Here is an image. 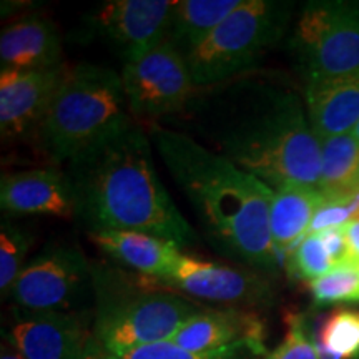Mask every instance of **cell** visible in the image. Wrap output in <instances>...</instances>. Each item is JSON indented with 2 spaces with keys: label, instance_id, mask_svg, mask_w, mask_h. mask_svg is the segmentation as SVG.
<instances>
[{
  "label": "cell",
  "instance_id": "4dcf8cb0",
  "mask_svg": "<svg viewBox=\"0 0 359 359\" xmlns=\"http://www.w3.org/2000/svg\"><path fill=\"white\" fill-rule=\"evenodd\" d=\"M0 359H25V358L22 356V354L17 351L11 343H8V341L4 339L2 349H0Z\"/></svg>",
  "mask_w": 359,
  "mask_h": 359
},
{
  "label": "cell",
  "instance_id": "5bb4252c",
  "mask_svg": "<svg viewBox=\"0 0 359 359\" xmlns=\"http://www.w3.org/2000/svg\"><path fill=\"white\" fill-rule=\"evenodd\" d=\"M0 208L7 215L75 218V196L65 170L47 167L4 175Z\"/></svg>",
  "mask_w": 359,
  "mask_h": 359
},
{
  "label": "cell",
  "instance_id": "7c38bea8",
  "mask_svg": "<svg viewBox=\"0 0 359 359\" xmlns=\"http://www.w3.org/2000/svg\"><path fill=\"white\" fill-rule=\"evenodd\" d=\"M4 339L25 359H92V323L75 311L17 308Z\"/></svg>",
  "mask_w": 359,
  "mask_h": 359
},
{
  "label": "cell",
  "instance_id": "484cf974",
  "mask_svg": "<svg viewBox=\"0 0 359 359\" xmlns=\"http://www.w3.org/2000/svg\"><path fill=\"white\" fill-rule=\"evenodd\" d=\"M288 264L291 273L308 281L318 280L334 269V263L331 262L320 235L304 236L302 243L290 255Z\"/></svg>",
  "mask_w": 359,
  "mask_h": 359
},
{
  "label": "cell",
  "instance_id": "f1b7e54d",
  "mask_svg": "<svg viewBox=\"0 0 359 359\" xmlns=\"http://www.w3.org/2000/svg\"><path fill=\"white\" fill-rule=\"evenodd\" d=\"M323 245L330 255L331 262L334 263V268L338 266H351L349 264V250L346 235H344L343 228H333V230H326L320 233Z\"/></svg>",
  "mask_w": 359,
  "mask_h": 359
},
{
  "label": "cell",
  "instance_id": "ba28073f",
  "mask_svg": "<svg viewBox=\"0 0 359 359\" xmlns=\"http://www.w3.org/2000/svg\"><path fill=\"white\" fill-rule=\"evenodd\" d=\"M120 75L130 114L137 118L183 115L200 90L193 82L185 57L167 40L123 62Z\"/></svg>",
  "mask_w": 359,
  "mask_h": 359
},
{
  "label": "cell",
  "instance_id": "f546056e",
  "mask_svg": "<svg viewBox=\"0 0 359 359\" xmlns=\"http://www.w3.org/2000/svg\"><path fill=\"white\" fill-rule=\"evenodd\" d=\"M346 235L348 250H349V264L351 266H359V217L353 218L346 226L343 228Z\"/></svg>",
  "mask_w": 359,
  "mask_h": 359
},
{
  "label": "cell",
  "instance_id": "8fae6325",
  "mask_svg": "<svg viewBox=\"0 0 359 359\" xmlns=\"http://www.w3.org/2000/svg\"><path fill=\"white\" fill-rule=\"evenodd\" d=\"M160 285L203 302L235 306H271L276 299L275 286L263 273L201 262L183 253Z\"/></svg>",
  "mask_w": 359,
  "mask_h": 359
},
{
  "label": "cell",
  "instance_id": "d4e9b609",
  "mask_svg": "<svg viewBox=\"0 0 359 359\" xmlns=\"http://www.w3.org/2000/svg\"><path fill=\"white\" fill-rule=\"evenodd\" d=\"M309 293L316 306L359 302V271L356 266H338L318 280L309 281Z\"/></svg>",
  "mask_w": 359,
  "mask_h": 359
},
{
  "label": "cell",
  "instance_id": "4316f807",
  "mask_svg": "<svg viewBox=\"0 0 359 359\" xmlns=\"http://www.w3.org/2000/svg\"><path fill=\"white\" fill-rule=\"evenodd\" d=\"M262 359H320L318 358L314 334L308 331L302 318L290 321V330L273 351H268Z\"/></svg>",
  "mask_w": 359,
  "mask_h": 359
},
{
  "label": "cell",
  "instance_id": "9a60e30c",
  "mask_svg": "<svg viewBox=\"0 0 359 359\" xmlns=\"http://www.w3.org/2000/svg\"><path fill=\"white\" fill-rule=\"evenodd\" d=\"M245 341L266 343V326L257 313L240 308H206L180 326L172 343L188 351L205 353Z\"/></svg>",
  "mask_w": 359,
  "mask_h": 359
},
{
  "label": "cell",
  "instance_id": "44dd1931",
  "mask_svg": "<svg viewBox=\"0 0 359 359\" xmlns=\"http://www.w3.org/2000/svg\"><path fill=\"white\" fill-rule=\"evenodd\" d=\"M320 190L326 200L359 191V142L353 133L323 138Z\"/></svg>",
  "mask_w": 359,
  "mask_h": 359
},
{
  "label": "cell",
  "instance_id": "7a4b0ae2",
  "mask_svg": "<svg viewBox=\"0 0 359 359\" xmlns=\"http://www.w3.org/2000/svg\"><path fill=\"white\" fill-rule=\"evenodd\" d=\"M150 137L128 118L67 163L75 219L90 233L138 231L180 248L198 235L180 213L156 173Z\"/></svg>",
  "mask_w": 359,
  "mask_h": 359
},
{
  "label": "cell",
  "instance_id": "e0dca14e",
  "mask_svg": "<svg viewBox=\"0 0 359 359\" xmlns=\"http://www.w3.org/2000/svg\"><path fill=\"white\" fill-rule=\"evenodd\" d=\"M90 241L110 258L148 280L160 283L182 257V248L165 238L138 231L90 233Z\"/></svg>",
  "mask_w": 359,
  "mask_h": 359
},
{
  "label": "cell",
  "instance_id": "9c48e42d",
  "mask_svg": "<svg viewBox=\"0 0 359 359\" xmlns=\"http://www.w3.org/2000/svg\"><path fill=\"white\" fill-rule=\"evenodd\" d=\"M93 291V266L75 245L57 243L40 250L11 291L17 308L29 311H74Z\"/></svg>",
  "mask_w": 359,
  "mask_h": 359
},
{
  "label": "cell",
  "instance_id": "ffe728a7",
  "mask_svg": "<svg viewBox=\"0 0 359 359\" xmlns=\"http://www.w3.org/2000/svg\"><path fill=\"white\" fill-rule=\"evenodd\" d=\"M243 0H180L170 13L165 40L187 57L203 43Z\"/></svg>",
  "mask_w": 359,
  "mask_h": 359
},
{
  "label": "cell",
  "instance_id": "1f68e13d",
  "mask_svg": "<svg viewBox=\"0 0 359 359\" xmlns=\"http://www.w3.org/2000/svg\"><path fill=\"white\" fill-rule=\"evenodd\" d=\"M353 135H354V137H356V138H358V142H359V123L356 125V128H354V130H353Z\"/></svg>",
  "mask_w": 359,
  "mask_h": 359
},
{
  "label": "cell",
  "instance_id": "277c9868",
  "mask_svg": "<svg viewBox=\"0 0 359 359\" xmlns=\"http://www.w3.org/2000/svg\"><path fill=\"white\" fill-rule=\"evenodd\" d=\"M93 293L92 359L172 341L180 326L203 309L172 291L135 285L123 271L105 266H93Z\"/></svg>",
  "mask_w": 359,
  "mask_h": 359
},
{
  "label": "cell",
  "instance_id": "83f0119b",
  "mask_svg": "<svg viewBox=\"0 0 359 359\" xmlns=\"http://www.w3.org/2000/svg\"><path fill=\"white\" fill-rule=\"evenodd\" d=\"M358 193L353 196H346V198L325 200V203L318 208L316 215H314L306 235H320V233L333 230V228H344L353 218L358 217Z\"/></svg>",
  "mask_w": 359,
  "mask_h": 359
},
{
  "label": "cell",
  "instance_id": "d6a6232c",
  "mask_svg": "<svg viewBox=\"0 0 359 359\" xmlns=\"http://www.w3.org/2000/svg\"><path fill=\"white\" fill-rule=\"evenodd\" d=\"M358 271H359V266H358Z\"/></svg>",
  "mask_w": 359,
  "mask_h": 359
},
{
  "label": "cell",
  "instance_id": "30bf717a",
  "mask_svg": "<svg viewBox=\"0 0 359 359\" xmlns=\"http://www.w3.org/2000/svg\"><path fill=\"white\" fill-rule=\"evenodd\" d=\"M175 2L170 0H109L98 4L80 20L75 40L100 42L123 62L165 40Z\"/></svg>",
  "mask_w": 359,
  "mask_h": 359
},
{
  "label": "cell",
  "instance_id": "7402d4cb",
  "mask_svg": "<svg viewBox=\"0 0 359 359\" xmlns=\"http://www.w3.org/2000/svg\"><path fill=\"white\" fill-rule=\"evenodd\" d=\"M266 353V343H255V341H245L230 348L205 353L188 351L177 346L172 341H163V343L130 349L109 359H262Z\"/></svg>",
  "mask_w": 359,
  "mask_h": 359
},
{
  "label": "cell",
  "instance_id": "4fadbf2b",
  "mask_svg": "<svg viewBox=\"0 0 359 359\" xmlns=\"http://www.w3.org/2000/svg\"><path fill=\"white\" fill-rule=\"evenodd\" d=\"M67 75L65 65L48 70H0V133L15 140L37 130Z\"/></svg>",
  "mask_w": 359,
  "mask_h": 359
},
{
  "label": "cell",
  "instance_id": "52a82bcc",
  "mask_svg": "<svg viewBox=\"0 0 359 359\" xmlns=\"http://www.w3.org/2000/svg\"><path fill=\"white\" fill-rule=\"evenodd\" d=\"M309 83L359 77V2H309L290 42Z\"/></svg>",
  "mask_w": 359,
  "mask_h": 359
},
{
  "label": "cell",
  "instance_id": "cb8c5ba5",
  "mask_svg": "<svg viewBox=\"0 0 359 359\" xmlns=\"http://www.w3.org/2000/svg\"><path fill=\"white\" fill-rule=\"evenodd\" d=\"M314 344L338 359L359 358V311L336 309L314 336Z\"/></svg>",
  "mask_w": 359,
  "mask_h": 359
},
{
  "label": "cell",
  "instance_id": "5b68a950",
  "mask_svg": "<svg viewBox=\"0 0 359 359\" xmlns=\"http://www.w3.org/2000/svg\"><path fill=\"white\" fill-rule=\"evenodd\" d=\"M128 118L122 75L102 65L80 64L67 70L39 127V140L53 163H69Z\"/></svg>",
  "mask_w": 359,
  "mask_h": 359
},
{
  "label": "cell",
  "instance_id": "6da1fadb",
  "mask_svg": "<svg viewBox=\"0 0 359 359\" xmlns=\"http://www.w3.org/2000/svg\"><path fill=\"white\" fill-rule=\"evenodd\" d=\"M185 115L213 151L273 190L320 188L321 142L290 90L243 75L200 88Z\"/></svg>",
  "mask_w": 359,
  "mask_h": 359
},
{
  "label": "cell",
  "instance_id": "ac0fdd59",
  "mask_svg": "<svg viewBox=\"0 0 359 359\" xmlns=\"http://www.w3.org/2000/svg\"><path fill=\"white\" fill-rule=\"evenodd\" d=\"M306 109L320 140L353 133L359 123V77L306 85Z\"/></svg>",
  "mask_w": 359,
  "mask_h": 359
},
{
  "label": "cell",
  "instance_id": "8992f818",
  "mask_svg": "<svg viewBox=\"0 0 359 359\" xmlns=\"http://www.w3.org/2000/svg\"><path fill=\"white\" fill-rule=\"evenodd\" d=\"M291 15V2L243 0L185 57L196 87H217L257 69L262 58L285 37Z\"/></svg>",
  "mask_w": 359,
  "mask_h": 359
},
{
  "label": "cell",
  "instance_id": "2e32d148",
  "mask_svg": "<svg viewBox=\"0 0 359 359\" xmlns=\"http://www.w3.org/2000/svg\"><path fill=\"white\" fill-rule=\"evenodd\" d=\"M64 65L62 37L50 19L24 17L2 30L0 69L17 72L48 70Z\"/></svg>",
  "mask_w": 359,
  "mask_h": 359
},
{
  "label": "cell",
  "instance_id": "3957f363",
  "mask_svg": "<svg viewBox=\"0 0 359 359\" xmlns=\"http://www.w3.org/2000/svg\"><path fill=\"white\" fill-rule=\"evenodd\" d=\"M150 140L218 253L255 271L276 273L269 231L273 190L185 132L151 125Z\"/></svg>",
  "mask_w": 359,
  "mask_h": 359
},
{
  "label": "cell",
  "instance_id": "d6986e66",
  "mask_svg": "<svg viewBox=\"0 0 359 359\" xmlns=\"http://www.w3.org/2000/svg\"><path fill=\"white\" fill-rule=\"evenodd\" d=\"M320 190L306 187H283L273 193L269 206V231L280 262L290 257L306 236L314 215L325 203Z\"/></svg>",
  "mask_w": 359,
  "mask_h": 359
},
{
  "label": "cell",
  "instance_id": "603a6c76",
  "mask_svg": "<svg viewBox=\"0 0 359 359\" xmlns=\"http://www.w3.org/2000/svg\"><path fill=\"white\" fill-rule=\"evenodd\" d=\"M34 235L11 217L0 222V291L11 294V291L24 271Z\"/></svg>",
  "mask_w": 359,
  "mask_h": 359
}]
</instances>
